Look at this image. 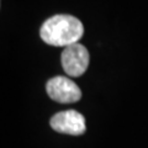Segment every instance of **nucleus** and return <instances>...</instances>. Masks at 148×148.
I'll use <instances>...</instances> for the list:
<instances>
[{"label":"nucleus","mask_w":148,"mask_h":148,"mask_svg":"<svg viewBox=\"0 0 148 148\" xmlns=\"http://www.w3.org/2000/svg\"><path fill=\"white\" fill-rule=\"evenodd\" d=\"M84 35V26L72 15H54L43 22L40 36L43 42L56 47H68L78 43Z\"/></svg>","instance_id":"obj_1"},{"label":"nucleus","mask_w":148,"mask_h":148,"mask_svg":"<svg viewBox=\"0 0 148 148\" xmlns=\"http://www.w3.org/2000/svg\"><path fill=\"white\" fill-rule=\"evenodd\" d=\"M46 89L51 99L61 104L77 103L82 98L80 88L67 77H54L49 79Z\"/></svg>","instance_id":"obj_2"},{"label":"nucleus","mask_w":148,"mask_h":148,"mask_svg":"<svg viewBox=\"0 0 148 148\" xmlns=\"http://www.w3.org/2000/svg\"><path fill=\"white\" fill-rule=\"evenodd\" d=\"M89 52L80 43H74L64 48L62 53V67L68 75L80 77L89 66Z\"/></svg>","instance_id":"obj_3"},{"label":"nucleus","mask_w":148,"mask_h":148,"mask_svg":"<svg viewBox=\"0 0 148 148\" xmlns=\"http://www.w3.org/2000/svg\"><path fill=\"white\" fill-rule=\"evenodd\" d=\"M51 127L59 133L72 136L83 135L86 130L84 116L75 110H66L56 114L51 119Z\"/></svg>","instance_id":"obj_4"}]
</instances>
